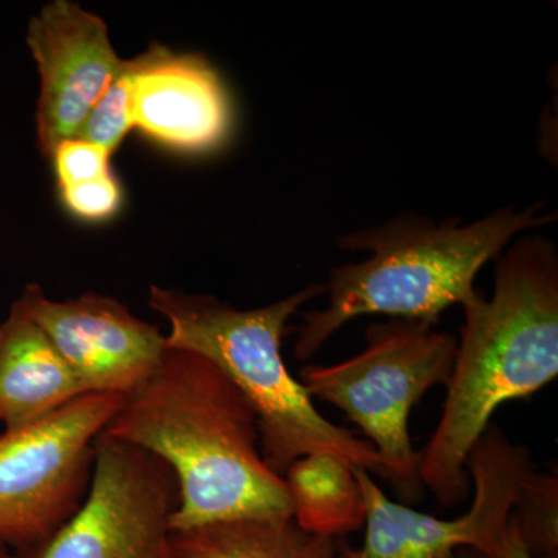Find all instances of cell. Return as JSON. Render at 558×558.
I'll return each instance as SVG.
<instances>
[{
  "instance_id": "obj_1",
  "label": "cell",
  "mask_w": 558,
  "mask_h": 558,
  "mask_svg": "<svg viewBox=\"0 0 558 558\" xmlns=\"http://www.w3.org/2000/svg\"><path fill=\"white\" fill-rule=\"evenodd\" d=\"M105 433L172 470L179 506L171 529L244 517L293 519L284 480L263 457L255 410L199 354L167 348L148 379L124 396Z\"/></svg>"
},
{
  "instance_id": "obj_2",
  "label": "cell",
  "mask_w": 558,
  "mask_h": 558,
  "mask_svg": "<svg viewBox=\"0 0 558 558\" xmlns=\"http://www.w3.org/2000/svg\"><path fill=\"white\" fill-rule=\"evenodd\" d=\"M464 325L438 427L421 453L422 486L444 508L470 490V451L506 402L527 399L558 376V252L539 234L499 256L490 299L462 307Z\"/></svg>"
},
{
  "instance_id": "obj_3",
  "label": "cell",
  "mask_w": 558,
  "mask_h": 558,
  "mask_svg": "<svg viewBox=\"0 0 558 558\" xmlns=\"http://www.w3.org/2000/svg\"><path fill=\"white\" fill-rule=\"evenodd\" d=\"M556 218L542 204L508 205L469 223L458 219L435 223L405 215L344 234L341 248L369 256L330 271L328 306L304 315L295 357L311 359L337 330L363 315L438 325L453 304L464 307L480 295L475 279L488 260L517 238L550 226Z\"/></svg>"
},
{
  "instance_id": "obj_4",
  "label": "cell",
  "mask_w": 558,
  "mask_h": 558,
  "mask_svg": "<svg viewBox=\"0 0 558 558\" xmlns=\"http://www.w3.org/2000/svg\"><path fill=\"white\" fill-rule=\"evenodd\" d=\"M323 292L326 286L311 284L269 306L240 311L215 296L153 286L148 304L170 322L168 349L208 359L245 396L258 417L263 457L279 476L296 459L328 451L387 478L376 449L323 416L282 359L289 319Z\"/></svg>"
},
{
  "instance_id": "obj_5",
  "label": "cell",
  "mask_w": 558,
  "mask_h": 558,
  "mask_svg": "<svg viewBox=\"0 0 558 558\" xmlns=\"http://www.w3.org/2000/svg\"><path fill=\"white\" fill-rule=\"evenodd\" d=\"M435 326L409 319L377 323L366 332V348L337 365H307L300 381L312 399L344 414L376 449L387 480L407 499L421 495V453L409 432L411 410L433 387L449 384L458 339Z\"/></svg>"
},
{
  "instance_id": "obj_6",
  "label": "cell",
  "mask_w": 558,
  "mask_h": 558,
  "mask_svg": "<svg viewBox=\"0 0 558 558\" xmlns=\"http://www.w3.org/2000/svg\"><path fill=\"white\" fill-rule=\"evenodd\" d=\"M123 399L89 392L0 435V543L39 549L75 515L94 475L95 440Z\"/></svg>"
},
{
  "instance_id": "obj_7",
  "label": "cell",
  "mask_w": 558,
  "mask_h": 558,
  "mask_svg": "<svg viewBox=\"0 0 558 558\" xmlns=\"http://www.w3.org/2000/svg\"><path fill=\"white\" fill-rule=\"evenodd\" d=\"M468 470L475 486L469 512L439 520L391 501L369 472L354 468L366 505L365 542L354 558H457L461 549L497 553L535 472L531 454L490 424L470 451Z\"/></svg>"
},
{
  "instance_id": "obj_8",
  "label": "cell",
  "mask_w": 558,
  "mask_h": 558,
  "mask_svg": "<svg viewBox=\"0 0 558 558\" xmlns=\"http://www.w3.org/2000/svg\"><path fill=\"white\" fill-rule=\"evenodd\" d=\"M178 506V480L160 458L102 432L86 499L35 558H170Z\"/></svg>"
},
{
  "instance_id": "obj_9",
  "label": "cell",
  "mask_w": 558,
  "mask_h": 558,
  "mask_svg": "<svg viewBox=\"0 0 558 558\" xmlns=\"http://www.w3.org/2000/svg\"><path fill=\"white\" fill-rule=\"evenodd\" d=\"M17 303L47 333L86 392L126 396L157 368L167 343L157 326L135 317L120 301L97 293L50 300L28 284Z\"/></svg>"
},
{
  "instance_id": "obj_10",
  "label": "cell",
  "mask_w": 558,
  "mask_h": 558,
  "mask_svg": "<svg viewBox=\"0 0 558 558\" xmlns=\"http://www.w3.org/2000/svg\"><path fill=\"white\" fill-rule=\"evenodd\" d=\"M27 46L40 76L39 148L50 159L65 140L80 135L124 61L109 39L108 25L70 0L47 3L28 24Z\"/></svg>"
},
{
  "instance_id": "obj_11",
  "label": "cell",
  "mask_w": 558,
  "mask_h": 558,
  "mask_svg": "<svg viewBox=\"0 0 558 558\" xmlns=\"http://www.w3.org/2000/svg\"><path fill=\"white\" fill-rule=\"evenodd\" d=\"M132 124L165 148L207 154L229 142L233 102L218 70L201 54L154 44L134 58Z\"/></svg>"
},
{
  "instance_id": "obj_12",
  "label": "cell",
  "mask_w": 558,
  "mask_h": 558,
  "mask_svg": "<svg viewBox=\"0 0 558 558\" xmlns=\"http://www.w3.org/2000/svg\"><path fill=\"white\" fill-rule=\"evenodd\" d=\"M89 395L21 304L0 325V424L16 429Z\"/></svg>"
},
{
  "instance_id": "obj_13",
  "label": "cell",
  "mask_w": 558,
  "mask_h": 558,
  "mask_svg": "<svg viewBox=\"0 0 558 558\" xmlns=\"http://www.w3.org/2000/svg\"><path fill=\"white\" fill-rule=\"evenodd\" d=\"M296 526L311 537H347L365 526L366 505L354 465L328 451L306 454L286 470Z\"/></svg>"
},
{
  "instance_id": "obj_14",
  "label": "cell",
  "mask_w": 558,
  "mask_h": 558,
  "mask_svg": "<svg viewBox=\"0 0 558 558\" xmlns=\"http://www.w3.org/2000/svg\"><path fill=\"white\" fill-rule=\"evenodd\" d=\"M310 538L293 519L216 520L171 529L170 558H300Z\"/></svg>"
},
{
  "instance_id": "obj_15",
  "label": "cell",
  "mask_w": 558,
  "mask_h": 558,
  "mask_svg": "<svg viewBox=\"0 0 558 558\" xmlns=\"http://www.w3.org/2000/svg\"><path fill=\"white\" fill-rule=\"evenodd\" d=\"M521 537L534 558L558 557V480L553 473H532L513 509Z\"/></svg>"
},
{
  "instance_id": "obj_16",
  "label": "cell",
  "mask_w": 558,
  "mask_h": 558,
  "mask_svg": "<svg viewBox=\"0 0 558 558\" xmlns=\"http://www.w3.org/2000/svg\"><path fill=\"white\" fill-rule=\"evenodd\" d=\"M134 61H124L116 76L90 110L76 138L100 145L110 154L116 153L124 137L134 130L132 124L131 89Z\"/></svg>"
},
{
  "instance_id": "obj_17",
  "label": "cell",
  "mask_w": 558,
  "mask_h": 558,
  "mask_svg": "<svg viewBox=\"0 0 558 558\" xmlns=\"http://www.w3.org/2000/svg\"><path fill=\"white\" fill-rule=\"evenodd\" d=\"M110 156L108 149L87 140H65L51 154L58 183L60 186L76 185L109 175Z\"/></svg>"
},
{
  "instance_id": "obj_18",
  "label": "cell",
  "mask_w": 558,
  "mask_h": 558,
  "mask_svg": "<svg viewBox=\"0 0 558 558\" xmlns=\"http://www.w3.org/2000/svg\"><path fill=\"white\" fill-rule=\"evenodd\" d=\"M61 199L72 215L86 220L112 218L121 207V186L110 172L105 178L60 186Z\"/></svg>"
},
{
  "instance_id": "obj_19",
  "label": "cell",
  "mask_w": 558,
  "mask_h": 558,
  "mask_svg": "<svg viewBox=\"0 0 558 558\" xmlns=\"http://www.w3.org/2000/svg\"><path fill=\"white\" fill-rule=\"evenodd\" d=\"M347 537H311L300 558H354Z\"/></svg>"
},
{
  "instance_id": "obj_20",
  "label": "cell",
  "mask_w": 558,
  "mask_h": 558,
  "mask_svg": "<svg viewBox=\"0 0 558 558\" xmlns=\"http://www.w3.org/2000/svg\"><path fill=\"white\" fill-rule=\"evenodd\" d=\"M469 558H534L532 554L529 553L526 543H524L523 537H521L519 526H517L515 521L510 520L508 535H506L505 542H502L501 548L497 550V553L492 554V556H486V554L475 553V550H470Z\"/></svg>"
},
{
  "instance_id": "obj_21",
  "label": "cell",
  "mask_w": 558,
  "mask_h": 558,
  "mask_svg": "<svg viewBox=\"0 0 558 558\" xmlns=\"http://www.w3.org/2000/svg\"><path fill=\"white\" fill-rule=\"evenodd\" d=\"M0 558H21L17 557L16 554L11 553V548L9 546L3 545V543H0Z\"/></svg>"
}]
</instances>
